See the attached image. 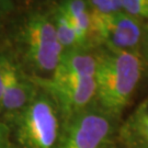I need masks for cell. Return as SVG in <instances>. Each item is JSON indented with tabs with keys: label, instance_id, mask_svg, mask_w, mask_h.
Here are the masks:
<instances>
[{
	"label": "cell",
	"instance_id": "11",
	"mask_svg": "<svg viewBox=\"0 0 148 148\" xmlns=\"http://www.w3.org/2000/svg\"><path fill=\"white\" fill-rule=\"evenodd\" d=\"M91 13L100 16H110L121 12V0H89L87 1Z\"/></svg>",
	"mask_w": 148,
	"mask_h": 148
},
{
	"label": "cell",
	"instance_id": "4",
	"mask_svg": "<svg viewBox=\"0 0 148 148\" xmlns=\"http://www.w3.org/2000/svg\"><path fill=\"white\" fill-rule=\"evenodd\" d=\"M113 121L98 106H90L62 121L55 148H106L114 131Z\"/></svg>",
	"mask_w": 148,
	"mask_h": 148
},
{
	"label": "cell",
	"instance_id": "16",
	"mask_svg": "<svg viewBox=\"0 0 148 148\" xmlns=\"http://www.w3.org/2000/svg\"><path fill=\"white\" fill-rule=\"evenodd\" d=\"M5 135H9V130H8V127L5 126L3 123L0 122V137L5 136Z\"/></svg>",
	"mask_w": 148,
	"mask_h": 148
},
{
	"label": "cell",
	"instance_id": "15",
	"mask_svg": "<svg viewBox=\"0 0 148 148\" xmlns=\"http://www.w3.org/2000/svg\"><path fill=\"white\" fill-rule=\"evenodd\" d=\"M0 148H12V144L10 142L9 135L0 137Z\"/></svg>",
	"mask_w": 148,
	"mask_h": 148
},
{
	"label": "cell",
	"instance_id": "17",
	"mask_svg": "<svg viewBox=\"0 0 148 148\" xmlns=\"http://www.w3.org/2000/svg\"><path fill=\"white\" fill-rule=\"evenodd\" d=\"M9 5H10V2H7V1H0V14H1V13H3L5 8V7H8Z\"/></svg>",
	"mask_w": 148,
	"mask_h": 148
},
{
	"label": "cell",
	"instance_id": "6",
	"mask_svg": "<svg viewBox=\"0 0 148 148\" xmlns=\"http://www.w3.org/2000/svg\"><path fill=\"white\" fill-rule=\"evenodd\" d=\"M93 43L103 44L113 52H138L143 41L145 22L128 16L124 11L110 16L91 13Z\"/></svg>",
	"mask_w": 148,
	"mask_h": 148
},
{
	"label": "cell",
	"instance_id": "3",
	"mask_svg": "<svg viewBox=\"0 0 148 148\" xmlns=\"http://www.w3.org/2000/svg\"><path fill=\"white\" fill-rule=\"evenodd\" d=\"M19 41L24 58L36 71L49 74L57 68L63 54L59 45L52 14L32 12L20 29Z\"/></svg>",
	"mask_w": 148,
	"mask_h": 148
},
{
	"label": "cell",
	"instance_id": "10",
	"mask_svg": "<svg viewBox=\"0 0 148 148\" xmlns=\"http://www.w3.org/2000/svg\"><path fill=\"white\" fill-rule=\"evenodd\" d=\"M52 18H53L54 25L56 30V36H57L59 45L63 48V52L69 51V49H77V48L85 49L82 47L79 37L75 32L70 21L57 8H55V10L53 11Z\"/></svg>",
	"mask_w": 148,
	"mask_h": 148
},
{
	"label": "cell",
	"instance_id": "5",
	"mask_svg": "<svg viewBox=\"0 0 148 148\" xmlns=\"http://www.w3.org/2000/svg\"><path fill=\"white\" fill-rule=\"evenodd\" d=\"M53 100L62 121L92 106L95 100V78L79 77H30Z\"/></svg>",
	"mask_w": 148,
	"mask_h": 148
},
{
	"label": "cell",
	"instance_id": "8",
	"mask_svg": "<svg viewBox=\"0 0 148 148\" xmlns=\"http://www.w3.org/2000/svg\"><path fill=\"white\" fill-rule=\"evenodd\" d=\"M119 138L126 148H148V99L140 102L122 123Z\"/></svg>",
	"mask_w": 148,
	"mask_h": 148
},
{
	"label": "cell",
	"instance_id": "1",
	"mask_svg": "<svg viewBox=\"0 0 148 148\" xmlns=\"http://www.w3.org/2000/svg\"><path fill=\"white\" fill-rule=\"evenodd\" d=\"M95 100L98 106L114 120L130 103L143 73L144 60L138 52L97 53Z\"/></svg>",
	"mask_w": 148,
	"mask_h": 148
},
{
	"label": "cell",
	"instance_id": "12",
	"mask_svg": "<svg viewBox=\"0 0 148 148\" xmlns=\"http://www.w3.org/2000/svg\"><path fill=\"white\" fill-rule=\"evenodd\" d=\"M122 10L139 21L148 22V0H121Z\"/></svg>",
	"mask_w": 148,
	"mask_h": 148
},
{
	"label": "cell",
	"instance_id": "9",
	"mask_svg": "<svg viewBox=\"0 0 148 148\" xmlns=\"http://www.w3.org/2000/svg\"><path fill=\"white\" fill-rule=\"evenodd\" d=\"M97 69V55L89 49H69L62 54L57 68L51 76L95 78Z\"/></svg>",
	"mask_w": 148,
	"mask_h": 148
},
{
	"label": "cell",
	"instance_id": "7",
	"mask_svg": "<svg viewBox=\"0 0 148 148\" xmlns=\"http://www.w3.org/2000/svg\"><path fill=\"white\" fill-rule=\"evenodd\" d=\"M38 91V87L31 78L22 74L19 67L12 62L7 76L1 110L7 116L13 117L34 99Z\"/></svg>",
	"mask_w": 148,
	"mask_h": 148
},
{
	"label": "cell",
	"instance_id": "13",
	"mask_svg": "<svg viewBox=\"0 0 148 148\" xmlns=\"http://www.w3.org/2000/svg\"><path fill=\"white\" fill-rule=\"evenodd\" d=\"M11 63H12V60L7 58L5 56L0 55V110H1V102H2L3 92H5V88L7 76H8V71H9Z\"/></svg>",
	"mask_w": 148,
	"mask_h": 148
},
{
	"label": "cell",
	"instance_id": "14",
	"mask_svg": "<svg viewBox=\"0 0 148 148\" xmlns=\"http://www.w3.org/2000/svg\"><path fill=\"white\" fill-rule=\"evenodd\" d=\"M140 55L143 57V60L148 64V22L145 23L144 27V35L142 45H140Z\"/></svg>",
	"mask_w": 148,
	"mask_h": 148
},
{
	"label": "cell",
	"instance_id": "2",
	"mask_svg": "<svg viewBox=\"0 0 148 148\" xmlns=\"http://www.w3.org/2000/svg\"><path fill=\"white\" fill-rule=\"evenodd\" d=\"M10 120L14 123L20 148L56 147L62 119L53 100L41 89L34 99Z\"/></svg>",
	"mask_w": 148,
	"mask_h": 148
}]
</instances>
